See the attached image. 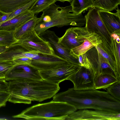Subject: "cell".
Wrapping results in <instances>:
<instances>
[{
    "label": "cell",
    "instance_id": "1",
    "mask_svg": "<svg viewBox=\"0 0 120 120\" xmlns=\"http://www.w3.org/2000/svg\"><path fill=\"white\" fill-rule=\"evenodd\" d=\"M53 100L66 102L77 110L93 109L114 113H120V101L107 92L97 90H77L73 88L56 94Z\"/></svg>",
    "mask_w": 120,
    "mask_h": 120
},
{
    "label": "cell",
    "instance_id": "2",
    "mask_svg": "<svg viewBox=\"0 0 120 120\" xmlns=\"http://www.w3.org/2000/svg\"><path fill=\"white\" fill-rule=\"evenodd\" d=\"M8 83V101L14 103L41 102L53 97L60 89L59 84L43 79L11 81Z\"/></svg>",
    "mask_w": 120,
    "mask_h": 120
},
{
    "label": "cell",
    "instance_id": "3",
    "mask_svg": "<svg viewBox=\"0 0 120 120\" xmlns=\"http://www.w3.org/2000/svg\"><path fill=\"white\" fill-rule=\"evenodd\" d=\"M39 22L34 30L39 35L49 28L53 27H61L67 26L82 27L85 25V17L82 14L72 12L71 5L60 7L53 4L42 11Z\"/></svg>",
    "mask_w": 120,
    "mask_h": 120
},
{
    "label": "cell",
    "instance_id": "4",
    "mask_svg": "<svg viewBox=\"0 0 120 120\" xmlns=\"http://www.w3.org/2000/svg\"><path fill=\"white\" fill-rule=\"evenodd\" d=\"M77 110L67 103L52 100L34 105L13 117L28 120H64Z\"/></svg>",
    "mask_w": 120,
    "mask_h": 120
},
{
    "label": "cell",
    "instance_id": "5",
    "mask_svg": "<svg viewBox=\"0 0 120 120\" xmlns=\"http://www.w3.org/2000/svg\"><path fill=\"white\" fill-rule=\"evenodd\" d=\"M17 43L27 51H35L46 54H55L49 43L41 38L34 29L23 35Z\"/></svg>",
    "mask_w": 120,
    "mask_h": 120
},
{
    "label": "cell",
    "instance_id": "6",
    "mask_svg": "<svg viewBox=\"0 0 120 120\" xmlns=\"http://www.w3.org/2000/svg\"><path fill=\"white\" fill-rule=\"evenodd\" d=\"M81 66L67 62L50 69L38 71L43 79L59 84L61 82L67 80L70 76L78 70Z\"/></svg>",
    "mask_w": 120,
    "mask_h": 120
},
{
    "label": "cell",
    "instance_id": "7",
    "mask_svg": "<svg viewBox=\"0 0 120 120\" xmlns=\"http://www.w3.org/2000/svg\"><path fill=\"white\" fill-rule=\"evenodd\" d=\"M99 8L92 7L84 16L86 20L85 27L88 31L94 32L110 45V34L102 21L98 13Z\"/></svg>",
    "mask_w": 120,
    "mask_h": 120
},
{
    "label": "cell",
    "instance_id": "8",
    "mask_svg": "<svg viewBox=\"0 0 120 120\" xmlns=\"http://www.w3.org/2000/svg\"><path fill=\"white\" fill-rule=\"evenodd\" d=\"M89 32L85 27L69 28L62 36L59 38L58 43L70 51L83 42Z\"/></svg>",
    "mask_w": 120,
    "mask_h": 120
},
{
    "label": "cell",
    "instance_id": "9",
    "mask_svg": "<svg viewBox=\"0 0 120 120\" xmlns=\"http://www.w3.org/2000/svg\"><path fill=\"white\" fill-rule=\"evenodd\" d=\"M84 54L87 58L90 69L93 72L95 76L101 74L105 73L116 78L109 62L98 52L95 46Z\"/></svg>",
    "mask_w": 120,
    "mask_h": 120
},
{
    "label": "cell",
    "instance_id": "10",
    "mask_svg": "<svg viewBox=\"0 0 120 120\" xmlns=\"http://www.w3.org/2000/svg\"><path fill=\"white\" fill-rule=\"evenodd\" d=\"M95 76L91 70L81 66L75 73L70 76L67 80L71 81L73 89L77 90H94Z\"/></svg>",
    "mask_w": 120,
    "mask_h": 120
},
{
    "label": "cell",
    "instance_id": "11",
    "mask_svg": "<svg viewBox=\"0 0 120 120\" xmlns=\"http://www.w3.org/2000/svg\"><path fill=\"white\" fill-rule=\"evenodd\" d=\"M65 120H120V113L87 109H80L68 115Z\"/></svg>",
    "mask_w": 120,
    "mask_h": 120
},
{
    "label": "cell",
    "instance_id": "12",
    "mask_svg": "<svg viewBox=\"0 0 120 120\" xmlns=\"http://www.w3.org/2000/svg\"><path fill=\"white\" fill-rule=\"evenodd\" d=\"M39 36L44 40L48 42L56 55L64 58L70 63L80 66L78 59L71 55L70 51L58 43V37L55 32L48 29Z\"/></svg>",
    "mask_w": 120,
    "mask_h": 120
},
{
    "label": "cell",
    "instance_id": "13",
    "mask_svg": "<svg viewBox=\"0 0 120 120\" xmlns=\"http://www.w3.org/2000/svg\"><path fill=\"white\" fill-rule=\"evenodd\" d=\"M5 79L9 82L28 79H42L38 70L25 65H18L14 67L8 73Z\"/></svg>",
    "mask_w": 120,
    "mask_h": 120
},
{
    "label": "cell",
    "instance_id": "14",
    "mask_svg": "<svg viewBox=\"0 0 120 120\" xmlns=\"http://www.w3.org/2000/svg\"><path fill=\"white\" fill-rule=\"evenodd\" d=\"M31 59L30 66L38 70L50 69L69 62L65 59L55 54L39 53L37 56Z\"/></svg>",
    "mask_w": 120,
    "mask_h": 120
},
{
    "label": "cell",
    "instance_id": "15",
    "mask_svg": "<svg viewBox=\"0 0 120 120\" xmlns=\"http://www.w3.org/2000/svg\"><path fill=\"white\" fill-rule=\"evenodd\" d=\"M115 13L99 9V15L104 24L110 34L120 35V11L117 7Z\"/></svg>",
    "mask_w": 120,
    "mask_h": 120
},
{
    "label": "cell",
    "instance_id": "16",
    "mask_svg": "<svg viewBox=\"0 0 120 120\" xmlns=\"http://www.w3.org/2000/svg\"><path fill=\"white\" fill-rule=\"evenodd\" d=\"M34 15L29 9L26 10L9 20L0 23V30L14 32Z\"/></svg>",
    "mask_w": 120,
    "mask_h": 120
},
{
    "label": "cell",
    "instance_id": "17",
    "mask_svg": "<svg viewBox=\"0 0 120 120\" xmlns=\"http://www.w3.org/2000/svg\"><path fill=\"white\" fill-rule=\"evenodd\" d=\"M101 38L94 32L89 31L83 42L80 45L71 49L70 54L78 59L80 55L85 53L92 47L101 43Z\"/></svg>",
    "mask_w": 120,
    "mask_h": 120
},
{
    "label": "cell",
    "instance_id": "18",
    "mask_svg": "<svg viewBox=\"0 0 120 120\" xmlns=\"http://www.w3.org/2000/svg\"><path fill=\"white\" fill-rule=\"evenodd\" d=\"M110 36V49L116 63L117 78L120 81V35L113 33L111 34Z\"/></svg>",
    "mask_w": 120,
    "mask_h": 120
},
{
    "label": "cell",
    "instance_id": "19",
    "mask_svg": "<svg viewBox=\"0 0 120 120\" xmlns=\"http://www.w3.org/2000/svg\"><path fill=\"white\" fill-rule=\"evenodd\" d=\"M32 0H0V12L11 14Z\"/></svg>",
    "mask_w": 120,
    "mask_h": 120
},
{
    "label": "cell",
    "instance_id": "20",
    "mask_svg": "<svg viewBox=\"0 0 120 120\" xmlns=\"http://www.w3.org/2000/svg\"><path fill=\"white\" fill-rule=\"evenodd\" d=\"M95 46L98 52L109 62L112 69L116 74V66L114 58L111 51L110 46L105 40Z\"/></svg>",
    "mask_w": 120,
    "mask_h": 120
},
{
    "label": "cell",
    "instance_id": "21",
    "mask_svg": "<svg viewBox=\"0 0 120 120\" xmlns=\"http://www.w3.org/2000/svg\"><path fill=\"white\" fill-rule=\"evenodd\" d=\"M119 81L115 77L108 74H101L95 76V89H106L114 83Z\"/></svg>",
    "mask_w": 120,
    "mask_h": 120
},
{
    "label": "cell",
    "instance_id": "22",
    "mask_svg": "<svg viewBox=\"0 0 120 120\" xmlns=\"http://www.w3.org/2000/svg\"><path fill=\"white\" fill-rule=\"evenodd\" d=\"M39 18L36 15L29 20L14 31V36L18 40L23 35L34 29L39 22Z\"/></svg>",
    "mask_w": 120,
    "mask_h": 120
},
{
    "label": "cell",
    "instance_id": "23",
    "mask_svg": "<svg viewBox=\"0 0 120 120\" xmlns=\"http://www.w3.org/2000/svg\"><path fill=\"white\" fill-rule=\"evenodd\" d=\"M93 7L111 11L116 9L120 4V0H92Z\"/></svg>",
    "mask_w": 120,
    "mask_h": 120
},
{
    "label": "cell",
    "instance_id": "24",
    "mask_svg": "<svg viewBox=\"0 0 120 120\" xmlns=\"http://www.w3.org/2000/svg\"><path fill=\"white\" fill-rule=\"evenodd\" d=\"M71 5L72 12L77 15L82 14L93 6L92 0H73Z\"/></svg>",
    "mask_w": 120,
    "mask_h": 120
},
{
    "label": "cell",
    "instance_id": "25",
    "mask_svg": "<svg viewBox=\"0 0 120 120\" xmlns=\"http://www.w3.org/2000/svg\"><path fill=\"white\" fill-rule=\"evenodd\" d=\"M18 41L13 32L0 30V45L9 47Z\"/></svg>",
    "mask_w": 120,
    "mask_h": 120
},
{
    "label": "cell",
    "instance_id": "26",
    "mask_svg": "<svg viewBox=\"0 0 120 120\" xmlns=\"http://www.w3.org/2000/svg\"><path fill=\"white\" fill-rule=\"evenodd\" d=\"M56 1V0H36L29 10L34 15L38 14Z\"/></svg>",
    "mask_w": 120,
    "mask_h": 120
},
{
    "label": "cell",
    "instance_id": "27",
    "mask_svg": "<svg viewBox=\"0 0 120 120\" xmlns=\"http://www.w3.org/2000/svg\"><path fill=\"white\" fill-rule=\"evenodd\" d=\"M18 65L13 60L0 61V78L5 79L8 73Z\"/></svg>",
    "mask_w": 120,
    "mask_h": 120
},
{
    "label": "cell",
    "instance_id": "28",
    "mask_svg": "<svg viewBox=\"0 0 120 120\" xmlns=\"http://www.w3.org/2000/svg\"><path fill=\"white\" fill-rule=\"evenodd\" d=\"M107 92L116 99L120 101V81L114 83L106 89Z\"/></svg>",
    "mask_w": 120,
    "mask_h": 120
},
{
    "label": "cell",
    "instance_id": "29",
    "mask_svg": "<svg viewBox=\"0 0 120 120\" xmlns=\"http://www.w3.org/2000/svg\"><path fill=\"white\" fill-rule=\"evenodd\" d=\"M36 0H32L26 4L20 7L15 11L11 13L5 21L9 20L22 12L29 9L34 3Z\"/></svg>",
    "mask_w": 120,
    "mask_h": 120
},
{
    "label": "cell",
    "instance_id": "30",
    "mask_svg": "<svg viewBox=\"0 0 120 120\" xmlns=\"http://www.w3.org/2000/svg\"><path fill=\"white\" fill-rule=\"evenodd\" d=\"M79 63L80 66L90 69L87 58L85 54L79 55L78 57Z\"/></svg>",
    "mask_w": 120,
    "mask_h": 120
},
{
    "label": "cell",
    "instance_id": "31",
    "mask_svg": "<svg viewBox=\"0 0 120 120\" xmlns=\"http://www.w3.org/2000/svg\"><path fill=\"white\" fill-rule=\"evenodd\" d=\"M31 59L26 57H22L17 59L13 60L18 65H25L30 66Z\"/></svg>",
    "mask_w": 120,
    "mask_h": 120
},
{
    "label": "cell",
    "instance_id": "32",
    "mask_svg": "<svg viewBox=\"0 0 120 120\" xmlns=\"http://www.w3.org/2000/svg\"><path fill=\"white\" fill-rule=\"evenodd\" d=\"M8 85L5 79L0 78V92H8Z\"/></svg>",
    "mask_w": 120,
    "mask_h": 120
},
{
    "label": "cell",
    "instance_id": "33",
    "mask_svg": "<svg viewBox=\"0 0 120 120\" xmlns=\"http://www.w3.org/2000/svg\"><path fill=\"white\" fill-rule=\"evenodd\" d=\"M11 14H6L0 18V23L5 21Z\"/></svg>",
    "mask_w": 120,
    "mask_h": 120
},
{
    "label": "cell",
    "instance_id": "34",
    "mask_svg": "<svg viewBox=\"0 0 120 120\" xmlns=\"http://www.w3.org/2000/svg\"><path fill=\"white\" fill-rule=\"evenodd\" d=\"M9 47L7 46L0 45V53L4 51Z\"/></svg>",
    "mask_w": 120,
    "mask_h": 120
},
{
    "label": "cell",
    "instance_id": "35",
    "mask_svg": "<svg viewBox=\"0 0 120 120\" xmlns=\"http://www.w3.org/2000/svg\"><path fill=\"white\" fill-rule=\"evenodd\" d=\"M57 1H59L62 2H64L65 1H68L70 3L73 0H56Z\"/></svg>",
    "mask_w": 120,
    "mask_h": 120
},
{
    "label": "cell",
    "instance_id": "36",
    "mask_svg": "<svg viewBox=\"0 0 120 120\" xmlns=\"http://www.w3.org/2000/svg\"><path fill=\"white\" fill-rule=\"evenodd\" d=\"M4 15L1 12H0V18L3 16Z\"/></svg>",
    "mask_w": 120,
    "mask_h": 120
},
{
    "label": "cell",
    "instance_id": "37",
    "mask_svg": "<svg viewBox=\"0 0 120 120\" xmlns=\"http://www.w3.org/2000/svg\"></svg>",
    "mask_w": 120,
    "mask_h": 120
}]
</instances>
